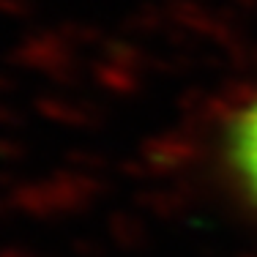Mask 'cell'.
<instances>
[{"label": "cell", "instance_id": "obj_1", "mask_svg": "<svg viewBox=\"0 0 257 257\" xmlns=\"http://www.w3.org/2000/svg\"><path fill=\"white\" fill-rule=\"evenodd\" d=\"M224 154L235 183L257 208V93L232 115Z\"/></svg>", "mask_w": 257, "mask_h": 257}]
</instances>
